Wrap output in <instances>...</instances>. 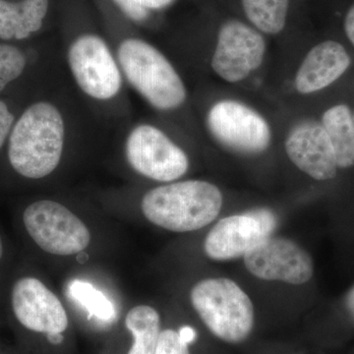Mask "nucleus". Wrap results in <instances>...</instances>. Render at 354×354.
<instances>
[{
	"label": "nucleus",
	"mask_w": 354,
	"mask_h": 354,
	"mask_svg": "<svg viewBox=\"0 0 354 354\" xmlns=\"http://www.w3.org/2000/svg\"><path fill=\"white\" fill-rule=\"evenodd\" d=\"M286 151L295 167L312 178L325 181L337 176L334 150L320 123L305 121L297 125L286 138Z\"/></svg>",
	"instance_id": "f8f14e48"
},
{
	"label": "nucleus",
	"mask_w": 354,
	"mask_h": 354,
	"mask_svg": "<svg viewBox=\"0 0 354 354\" xmlns=\"http://www.w3.org/2000/svg\"><path fill=\"white\" fill-rule=\"evenodd\" d=\"M223 207V194L214 184L186 180L158 186L142 199L144 216L158 227L174 232L201 230L215 221Z\"/></svg>",
	"instance_id": "f03ea898"
},
{
	"label": "nucleus",
	"mask_w": 354,
	"mask_h": 354,
	"mask_svg": "<svg viewBox=\"0 0 354 354\" xmlns=\"http://www.w3.org/2000/svg\"><path fill=\"white\" fill-rule=\"evenodd\" d=\"M322 127L334 150L339 169L354 165L353 114L346 104H337L324 113Z\"/></svg>",
	"instance_id": "dca6fc26"
},
{
	"label": "nucleus",
	"mask_w": 354,
	"mask_h": 354,
	"mask_svg": "<svg viewBox=\"0 0 354 354\" xmlns=\"http://www.w3.org/2000/svg\"><path fill=\"white\" fill-rule=\"evenodd\" d=\"M125 153L135 171L160 183L177 180L189 169L183 149L152 125H139L130 132Z\"/></svg>",
	"instance_id": "423d86ee"
},
{
	"label": "nucleus",
	"mask_w": 354,
	"mask_h": 354,
	"mask_svg": "<svg viewBox=\"0 0 354 354\" xmlns=\"http://www.w3.org/2000/svg\"><path fill=\"white\" fill-rule=\"evenodd\" d=\"M125 326L134 337L127 354H155L160 335V318L157 310L139 305L128 312Z\"/></svg>",
	"instance_id": "f3484780"
},
{
	"label": "nucleus",
	"mask_w": 354,
	"mask_h": 354,
	"mask_svg": "<svg viewBox=\"0 0 354 354\" xmlns=\"http://www.w3.org/2000/svg\"><path fill=\"white\" fill-rule=\"evenodd\" d=\"M21 223L29 239L48 254L75 255L90 244L91 234L85 223L57 202L30 203L21 213Z\"/></svg>",
	"instance_id": "39448f33"
},
{
	"label": "nucleus",
	"mask_w": 354,
	"mask_h": 354,
	"mask_svg": "<svg viewBox=\"0 0 354 354\" xmlns=\"http://www.w3.org/2000/svg\"><path fill=\"white\" fill-rule=\"evenodd\" d=\"M265 53V39L259 32L241 21H227L218 31L212 67L223 80L239 82L259 68Z\"/></svg>",
	"instance_id": "9b49d317"
},
{
	"label": "nucleus",
	"mask_w": 354,
	"mask_h": 354,
	"mask_svg": "<svg viewBox=\"0 0 354 354\" xmlns=\"http://www.w3.org/2000/svg\"><path fill=\"white\" fill-rule=\"evenodd\" d=\"M69 293L74 300L87 310L91 316L97 317L102 321L113 320L115 316L113 302L88 281L74 279L70 283Z\"/></svg>",
	"instance_id": "aec40b11"
},
{
	"label": "nucleus",
	"mask_w": 354,
	"mask_h": 354,
	"mask_svg": "<svg viewBox=\"0 0 354 354\" xmlns=\"http://www.w3.org/2000/svg\"><path fill=\"white\" fill-rule=\"evenodd\" d=\"M155 354H190L188 344L181 339L176 330L167 329L160 332Z\"/></svg>",
	"instance_id": "4be33fe9"
},
{
	"label": "nucleus",
	"mask_w": 354,
	"mask_h": 354,
	"mask_svg": "<svg viewBox=\"0 0 354 354\" xmlns=\"http://www.w3.org/2000/svg\"><path fill=\"white\" fill-rule=\"evenodd\" d=\"M46 337H48V341L53 344H59L64 341V337H62V334L46 335Z\"/></svg>",
	"instance_id": "c85d7f7f"
},
{
	"label": "nucleus",
	"mask_w": 354,
	"mask_h": 354,
	"mask_svg": "<svg viewBox=\"0 0 354 354\" xmlns=\"http://www.w3.org/2000/svg\"><path fill=\"white\" fill-rule=\"evenodd\" d=\"M178 334L180 335L181 339L185 344H187L188 346H189L191 342H194L197 337L196 332L190 326H184V327L179 330Z\"/></svg>",
	"instance_id": "a878e982"
},
{
	"label": "nucleus",
	"mask_w": 354,
	"mask_h": 354,
	"mask_svg": "<svg viewBox=\"0 0 354 354\" xmlns=\"http://www.w3.org/2000/svg\"><path fill=\"white\" fill-rule=\"evenodd\" d=\"M18 114L10 100L6 95H0V155L3 153Z\"/></svg>",
	"instance_id": "412c9836"
},
{
	"label": "nucleus",
	"mask_w": 354,
	"mask_h": 354,
	"mask_svg": "<svg viewBox=\"0 0 354 354\" xmlns=\"http://www.w3.org/2000/svg\"><path fill=\"white\" fill-rule=\"evenodd\" d=\"M346 309L354 319V286L348 290L346 297Z\"/></svg>",
	"instance_id": "bb28decb"
},
{
	"label": "nucleus",
	"mask_w": 354,
	"mask_h": 354,
	"mask_svg": "<svg viewBox=\"0 0 354 354\" xmlns=\"http://www.w3.org/2000/svg\"><path fill=\"white\" fill-rule=\"evenodd\" d=\"M67 57L77 85L88 97L108 101L120 93V67L99 36L88 34L77 38L70 46Z\"/></svg>",
	"instance_id": "0eeeda50"
},
{
	"label": "nucleus",
	"mask_w": 354,
	"mask_h": 354,
	"mask_svg": "<svg viewBox=\"0 0 354 354\" xmlns=\"http://www.w3.org/2000/svg\"><path fill=\"white\" fill-rule=\"evenodd\" d=\"M190 298L198 315L218 339L239 344L252 332V301L232 279H203L193 286Z\"/></svg>",
	"instance_id": "20e7f679"
},
{
	"label": "nucleus",
	"mask_w": 354,
	"mask_h": 354,
	"mask_svg": "<svg viewBox=\"0 0 354 354\" xmlns=\"http://www.w3.org/2000/svg\"><path fill=\"white\" fill-rule=\"evenodd\" d=\"M113 1L115 2L116 6L120 7L121 11L131 20L141 22L148 17L147 9L140 6L133 0H113Z\"/></svg>",
	"instance_id": "5701e85b"
},
{
	"label": "nucleus",
	"mask_w": 354,
	"mask_h": 354,
	"mask_svg": "<svg viewBox=\"0 0 354 354\" xmlns=\"http://www.w3.org/2000/svg\"><path fill=\"white\" fill-rule=\"evenodd\" d=\"M65 127L62 113L50 102L28 104L18 114L4 158L14 176L39 180L57 169L64 148Z\"/></svg>",
	"instance_id": "f257e3e1"
},
{
	"label": "nucleus",
	"mask_w": 354,
	"mask_h": 354,
	"mask_svg": "<svg viewBox=\"0 0 354 354\" xmlns=\"http://www.w3.org/2000/svg\"><path fill=\"white\" fill-rule=\"evenodd\" d=\"M6 241H4L3 236L0 234V266H1L2 262H3L4 259H6Z\"/></svg>",
	"instance_id": "cd10ccee"
},
{
	"label": "nucleus",
	"mask_w": 354,
	"mask_h": 354,
	"mask_svg": "<svg viewBox=\"0 0 354 354\" xmlns=\"http://www.w3.org/2000/svg\"><path fill=\"white\" fill-rule=\"evenodd\" d=\"M145 9H162L169 6L174 0H133Z\"/></svg>",
	"instance_id": "393cba45"
},
{
	"label": "nucleus",
	"mask_w": 354,
	"mask_h": 354,
	"mask_svg": "<svg viewBox=\"0 0 354 354\" xmlns=\"http://www.w3.org/2000/svg\"><path fill=\"white\" fill-rule=\"evenodd\" d=\"M344 31L349 41L354 46V4L349 8L344 18Z\"/></svg>",
	"instance_id": "b1692460"
},
{
	"label": "nucleus",
	"mask_w": 354,
	"mask_h": 354,
	"mask_svg": "<svg viewBox=\"0 0 354 354\" xmlns=\"http://www.w3.org/2000/svg\"><path fill=\"white\" fill-rule=\"evenodd\" d=\"M118 57L128 82L153 108L171 111L183 106L185 86L171 62L152 44L125 39L118 48Z\"/></svg>",
	"instance_id": "7ed1b4c3"
},
{
	"label": "nucleus",
	"mask_w": 354,
	"mask_h": 354,
	"mask_svg": "<svg viewBox=\"0 0 354 354\" xmlns=\"http://www.w3.org/2000/svg\"><path fill=\"white\" fill-rule=\"evenodd\" d=\"M48 0H0V41L21 43L41 29Z\"/></svg>",
	"instance_id": "2eb2a0df"
},
{
	"label": "nucleus",
	"mask_w": 354,
	"mask_h": 354,
	"mask_svg": "<svg viewBox=\"0 0 354 354\" xmlns=\"http://www.w3.org/2000/svg\"><path fill=\"white\" fill-rule=\"evenodd\" d=\"M207 121L215 139L235 152L255 155L264 152L271 143L267 121L241 102H218L209 111Z\"/></svg>",
	"instance_id": "9d476101"
},
{
	"label": "nucleus",
	"mask_w": 354,
	"mask_h": 354,
	"mask_svg": "<svg viewBox=\"0 0 354 354\" xmlns=\"http://www.w3.org/2000/svg\"><path fill=\"white\" fill-rule=\"evenodd\" d=\"M9 304L16 322L38 334H62L68 327V317L57 295L34 276L14 279Z\"/></svg>",
	"instance_id": "6e6552de"
},
{
	"label": "nucleus",
	"mask_w": 354,
	"mask_h": 354,
	"mask_svg": "<svg viewBox=\"0 0 354 354\" xmlns=\"http://www.w3.org/2000/svg\"><path fill=\"white\" fill-rule=\"evenodd\" d=\"M246 269L264 281H278L299 286L314 274L311 256L301 246L285 237L271 235L244 255Z\"/></svg>",
	"instance_id": "1a4fd4ad"
},
{
	"label": "nucleus",
	"mask_w": 354,
	"mask_h": 354,
	"mask_svg": "<svg viewBox=\"0 0 354 354\" xmlns=\"http://www.w3.org/2000/svg\"><path fill=\"white\" fill-rule=\"evenodd\" d=\"M351 57L342 44L326 41L307 53L295 76L300 94H312L329 87L341 78L351 65Z\"/></svg>",
	"instance_id": "4468645a"
},
{
	"label": "nucleus",
	"mask_w": 354,
	"mask_h": 354,
	"mask_svg": "<svg viewBox=\"0 0 354 354\" xmlns=\"http://www.w3.org/2000/svg\"><path fill=\"white\" fill-rule=\"evenodd\" d=\"M271 236L259 220L249 211L221 218L209 230L204 250L212 260L228 261L244 257L254 246Z\"/></svg>",
	"instance_id": "ddd939ff"
},
{
	"label": "nucleus",
	"mask_w": 354,
	"mask_h": 354,
	"mask_svg": "<svg viewBox=\"0 0 354 354\" xmlns=\"http://www.w3.org/2000/svg\"><path fill=\"white\" fill-rule=\"evenodd\" d=\"M353 120H354V113H353Z\"/></svg>",
	"instance_id": "c756f323"
},
{
	"label": "nucleus",
	"mask_w": 354,
	"mask_h": 354,
	"mask_svg": "<svg viewBox=\"0 0 354 354\" xmlns=\"http://www.w3.org/2000/svg\"><path fill=\"white\" fill-rule=\"evenodd\" d=\"M247 18L258 30L276 35L286 26L290 0H241Z\"/></svg>",
	"instance_id": "a211bd4d"
},
{
	"label": "nucleus",
	"mask_w": 354,
	"mask_h": 354,
	"mask_svg": "<svg viewBox=\"0 0 354 354\" xmlns=\"http://www.w3.org/2000/svg\"><path fill=\"white\" fill-rule=\"evenodd\" d=\"M18 43L0 41V95L24 78L31 57Z\"/></svg>",
	"instance_id": "6ab92c4d"
}]
</instances>
